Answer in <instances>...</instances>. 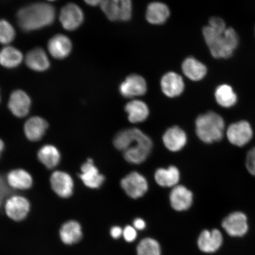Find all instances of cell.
<instances>
[{"label":"cell","mask_w":255,"mask_h":255,"mask_svg":"<svg viewBox=\"0 0 255 255\" xmlns=\"http://www.w3.org/2000/svg\"><path fill=\"white\" fill-rule=\"evenodd\" d=\"M48 124L42 118L31 117L25 123L24 130L25 136L31 141H39L45 134Z\"/></svg>","instance_id":"obj_20"},{"label":"cell","mask_w":255,"mask_h":255,"mask_svg":"<svg viewBox=\"0 0 255 255\" xmlns=\"http://www.w3.org/2000/svg\"><path fill=\"white\" fill-rule=\"evenodd\" d=\"M137 233L136 229L132 226H127L123 230V237L128 242H132L135 240Z\"/></svg>","instance_id":"obj_34"},{"label":"cell","mask_w":255,"mask_h":255,"mask_svg":"<svg viewBox=\"0 0 255 255\" xmlns=\"http://www.w3.org/2000/svg\"><path fill=\"white\" fill-rule=\"evenodd\" d=\"M31 100L25 92L15 91L11 94L8 102V108L11 113L18 118H23L29 113Z\"/></svg>","instance_id":"obj_16"},{"label":"cell","mask_w":255,"mask_h":255,"mask_svg":"<svg viewBox=\"0 0 255 255\" xmlns=\"http://www.w3.org/2000/svg\"><path fill=\"white\" fill-rule=\"evenodd\" d=\"M170 200L171 207L175 210L184 211L189 209L192 205L193 193L182 185H177L171 191Z\"/></svg>","instance_id":"obj_14"},{"label":"cell","mask_w":255,"mask_h":255,"mask_svg":"<svg viewBox=\"0 0 255 255\" xmlns=\"http://www.w3.org/2000/svg\"><path fill=\"white\" fill-rule=\"evenodd\" d=\"M138 255H161V248L158 242L152 238H145L137 247Z\"/></svg>","instance_id":"obj_31"},{"label":"cell","mask_w":255,"mask_h":255,"mask_svg":"<svg viewBox=\"0 0 255 255\" xmlns=\"http://www.w3.org/2000/svg\"><path fill=\"white\" fill-rule=\"evenodd\" d=\"M114 145L124 152V157L130 164H139L147 158L151 151L152 142L141 130L130 128L121 130L114 139Z\"/></svg>","instance_id":"obj_2"},{"label":"cell","mask_w":255,"mask_h":255,"mask_svg":"<svg viewBox=\"0 0 255 255\" xmlns=\"http://www.w3.org/2000/svg\"><path fill=\"white\" fill-rule=\"evenodd\" d=\"M4 149V142L2 141L1 139H0V157H1V155L3 150Z\"/></svg>","instance_id":"obj_39"},{"label":"cell","mask_w":255,"mask_h":255,"mask_svg":"<svg viewBox=\"0 0 255 255\" xmlns=\"http://www.w3.org/2000/svg\"><path fill=\"white\" fill-rule=\"evenodd\" d=\"M222 226L231 237H243L249 231L248 216L241 211L232 212L223 219Z\"/></svg>","instance_id":"obj_7"},{"label":"cell","mask_w":255,"mask_h":255,"mask_svg":"<svg viewBox=\"0 0 255 255\" xmlns=\"http://www.w3.org/2000/svg\"><path fill=\"white\" fill-rule=\"evenodd\" d=\"M156 182L161 187H171L177 186L180 178V171L175 166L168 168H159L154 175Z\"/></svg>","instance_id":"obj_26"},{"label":"cell","mask_w":255,"mask_h":255,"mask_svg":"<svg viewBox=\"0 0 255 255\" xmlns=\"http://www.w3.org/2000/svg\"><path fill=\"white\" fill-rule=\"evenodd\" d=\"M23 56L16 48L7 46L0 51V65L6 68L11 69L17 67L23 61Z\"/></svg>","instance_id":"obj_29"},{"label":"cell","mask_w":255,"mask_h":255,"mask_svg":"<svg viewBox=\"0 0 255 255\" xmlns=\"http://www.w3.org/2000/svg\"><path fill=\"white\" fill-rule=\"evenodd\" d=\"M226 136L232 145L244 147L253 139L254 131L248 121H241L233 123L228 127Z\"/></svg>","instance_id":"obj_6"},{"label":"cell","mask_w":255,"mask_h":255,"mask_svg":"<svg viewBox=\"0 0 255 255\" xmlns=\"http://www.w3.org/2000/svg\"><path fill=\"white\" fill-rule=\"evenodd\" d=\"M86 2L92 6H97L100 5L101 1H99V0H91V1H86Z\"/></svg>","instance_id":"obj_38"},{"label":"cell","mask_w":255,"mask_h":255,"mask_svg":"<svg viewBox=\"0 0 255 255\" xmlns=\"http://www.w3.org/2000/svg\"><path fill=\"white\" fill-rule=\"evenodd\" d=\"M48 50L54 58L63 59L71 53L72 44L69 37L63 34H57L51 38L47 44Z\"/></svg>","instance_id":"obj_18"},{"label":"cell","mask_w":255,"mask_h":255,"mask_svg":"<svg viewBox=\"0 0 255 255\" xmlns=\"http://www.w3.org/2000/svg\"><path fill=\"white\" fill-rule=\"evenodd\" d=\"M146 227V223L143 219L137 218L133 221V228L136 230L142 231Z\"/></svg>","instance_id":"obj_37"},{"label":"cell","mask_w":255,"mask_h":255,"mask_svg":"<svg viewBox=\"0 0 255 255\" xmlns=\"http://www.w3.org/2000/svg\"><path fill=\"white\" fill-rule=\"evenodd\" d=\"M59 234L62 241L66 245L78 243L82 238L81 226L74 221L67 222L62 226Z\"/></svg>","instance_id":"obj_24"},{"label":"cell","mask_w":255,"mask_h":255,"mask_svg":"<svg viewBox=\"0 0 255 255\" xmlns=\"http://www.w3.org/2000/svg\"><path fill=\"white\" fill-rule=\"evenodd\" d=\"M59 20L65 30H75L77 29L84 21V12L78 5L70 3L62 9Z\"/></svg>","instance_id":"obj_9"},{"label":"cell","mask_w":255,"mask_h":255,"mask_svg":"<svg viewBox=\"0 0 255 255\" xmlns=\"http://www.w3.org/2000/svg\"><path fill=\"white\" fill-rule=\"evenodd\" d=\"M100 7L105 15L112 21H128L132 14V5L130 0H104Z\"/></svg>","instance_id":"obj_5"},{"label":"cell","mask_w":255,"mask_h":255,"mask_svg":"<svg viewBox=\"0 0 255 255\" xmlns=\"http://www.w3.org/2000/svg\"><path fill=\"white\" fill-rule=\"evenodd\" d=\"M161 87L165 95L169 98H175L183 93L185 85L180 75L170 72L162 76Z\"/></svg>","instance_id":"obj_17"},{"label":"cell","mask_w":255,"mask_h":255,"mask_svg":"<svg viewBox=\"0 0 255 255\" xmlns=\"http://www.w3.org/2000/svg\"><path fill=\"white\" fill-rule=\"evenodd\" d=\"M146 91L147 85L145 80L136 74L128 76L120 87L121 94L127 98L140 97L145 95Z\"/></svg>","instance_id":"obj_11"},{"label":"cell","mask_w":255,"mask_h":255,"mask_svg":"<svg viewBox=\"0 0 255 255\" xmlns=\"http://www.w3.org/2000/svg\"><path fill=\"white\" fill-rule=\"evenodd\" d=\"M225 123L218 114L210 111L196 120V132L201 141L210 144L221 141L224 136Z\"/></svg>","instance_id":"obj_4"},{"label":"cell","mask_w":255,"mask_h":255,"mask_svg":"<svg viewBox=\"0 0 255 255\" xmlns=\"http://www.w3.org/2000/svg\"><path fill=\"white\" fill-rule=\"evenodd\" d=\"M110 234L114 239H119L123 235V230L120 226H114L111 229Z\"/></svg>","instance_id":"obj_36"},{"label":"cell","mask_w":255,"mask_h":255,"mask_svg":"<svg viewBox=\"0 0 255 255\" xmlns=\"http://www.w3.org/2000/svg\"><path fill=\"white\" fill-rule=\"evenodd\" d=\"M125 110L131 123L143 122L147 119L149 114L147 105L139 100L129 102L126 105Z\"/></svg>","instance_id":"obj_27"},{"label":"cell","mask_w":255,"mask_h":255,"mask_svg":"<svg viewBox=\"0 0 255 255\" xmlns=\"http://www.w3.org/2000/svg\"><path fill=\"white\" fill-rule=\"evenodd\" d=\"M17 17L22 30L34 31L52 24L55 19V10L52 5L46 3H34L20 9Z\"/></svg>","instance_id":"obj_3"},{"label":"cell","mask_w":255,"mask_h":255,"mask_svg":"<svg viewBox=\"0 0 255 255\" xmlns=\"http://www.w3.org/2000/svg\"><path fill=\"white\" fill-rule=\"evenodd\" d=\"M164 144L168 150L177 152L181 150L186 145L187 138L186 132L180 127L174 126L170 128L162 136Z\"/></svg>","instance_id":"obj_19"},{"label":"cell","mask_w":255,"mask_h":255,"mask_svg":"<svg viewBox=\"0 0 255 255\" xmlns=\"http://www.w3.org/2000/svg\"><path fill=\"white\" fill-rule=\"evenodd\" d=\"M50 184L55 193L62 198L72 195L74 183L71 175L61 171H56L51 175Z\"/></svg>","instance_id":"obj_12"},{"label":"cell","mask_w":255,"mask_h":255,"mask_svg":"<svg viewBox=\"0 0 255 255\" xmlns=\"http://www.w3.org/2000/svg\"><path fill=\"white\" fill-rule=\"evenodd\" d=\"M30 209L29 202L23 196H12L5 202L6 214L15 221H23L27 216Z\"/></svg>","instance_id":"obj_10"},{"label":"cell","mask_w":255,"mask_h":255,"mask_svg":"<svg viewBox=\"0 0 255 255\" xmlns=\"http://www.w3.org/2000/svg\"><path fill=\"white\" fill-rule=\"evenodd\" d=\"M121 185L127 195L134 199L142 197L148 189L147 180L142 175L135 171L123 178Z\"/></svg>","instance_id":"obj_8"},{"label":"cell","mask_w":255,"mask_h":255,"mask_svg":"<svg viewBox=\"0 0 255 255\" xmlns=\"http://www.w3.org/2000/svg\"><path fill=\"white\" fill-rule=\"evenodd\" d=\"M0 100H1V98H0Z\"/></svg>","instance_id":"obj_40"},{"label":"cell","mask_w":255,"mask_h":255,"mask_svg":"<svg viewBox=\"0 0 255 255\" xmlns=\"http://www.w3.org/2000/svg\"><path fill=\"white\" fill-rule=\"evenodd\" d=\"M27 66L36 72H44L49 68L50 61L45 51L36 48L27 54L25 59Z\"/></svg>","instance_id":"obj_21"},{"label":"cell","mask_w":255,"mask_h":255,"mask_svg":"<svg viewBox=\"0 0 255 255\" xmlns=\"http://www.w3.org/2000/svg\"><path fill=\"white\" fill-rule=\"evenodd\" d=\"M246 167L249 173L255 177V146L248 152L246 158Z\"/></svg>","instance_id":"obj_33"},{"label":"cell","mask_w":255,"mask_h":255,"mask_svg":"<svg viewBox=\"0 0 255 255\" xmlns=\"http://www.w3.org/2000/svg\"><path fill=\"white\" fill-rule=\"evenodd\" d=\"M170 15V9L166 4L161 2H154L148 5L146 19L149 23L161 25L165 23Z\"/></svg>","instance_id":"obj_22"},{"label":"cell","mask_w":255,"mask_h":255,"mask_svg":"<svg viewBox=\"0 0 255 255\" xmlns=\"http://www.w3.org/2000/svg\"><path fill=\"white\" fill-rule=\"evenodd\" d=\"M203 35L210 53L216 59L231 57L239 43L237 32L226 27L222 18L213 17L209 25L203 28Z\"/></svg>","instance_id":"obj_1"},{"label":"cell","mask_w":255,"mask_h":255,"mask_svg":"<svg viewBox=\"0 0 255 255\" xmlns=\"http://www.w3.org/2000/svg\"><path fill=\"white\" fill-rule=\"evenodd\" d=\"M223 241V235L218 229L203 231L198 239V247L201 251L205 253H213L221 247Z\"/></svg>","instance_id":"obj_13"},{"label":"cell","mask_w":255,"mask_h":255,"mask_svg":"<svg viewBox=\"0 0 255 255\" xmlns=\"http://www.w3.org/2000/svg\"><path fill=\"white\" fill-rule=\"evenodd\" d=\"M37 155L41 163L49 169L55 168L61 159L59 149L52 145L43 146L38 152Z\"/></svg>","instance_id":"obj_28"},{"label":"cell","mask_w":255,"mask_h":255,"mask_svg":"<svg viewBox=\"0 0 255 255\" xmlns=\"http://www.w3.org/2000/svg\"><path fill=\"white\" fill-rule=\"evenodd\" d=\"M7 181L12 189L17 190L29 189L33 185L31 175L23 169H16L9 172Z\"/></svg>","instance_id":"obj_25"},{"label":"cell","mask_w":255,"mask_h":255,"mask_svg":"<svg viewBox=\"0 0 255 255\" xmlns=\"http://www.w3.org/2000/svg\"><path fill=\"white\" fill-rule=\"evenodd\" d=\"M79 176L85 186L91 189L100 188L105 181V177L100 173L91 158L82 165L81 173Z\"/></svg>","instance_id":"obj_15"},{"label":"cell","mask_w":255,"mask_h":255,"mask_svg":"<svg viewBox=\"0 0 255 255\" xmlns=\"http://www.w3.org/2000/svg\"><path fill=\"white\" fill-rule=\"evenodd\" d=\"M9 191L6 186L5 181L0 176V204H1L5 197L7 195Z\"/></svg>","instance_id":"obj_35"},{"label":"cell","mask_w":255,"mask_h":255,"mask_svg":"<svg viewBox=\"0 0 255 255\" xmlns=\"http://www.w3.org/2000/svg\"><path fill=\"white\" fill-rule=\"evenodd\" d=\"M217 103L225 108H230L237 103V95L235 93L231 86L221 85L217 88L215 91Z\"/></svg>","instance_id":"obj_30"},{"label":"cell","mask_w":255,"mask_h":255,"mask_svg":"<svg viewBox=\"0 0 255 255\" xmlns=\"http://www.w3.org/2000/svg\"><path fill=\"white\" fill-rule=\"evenodd\" d=\"M15 36L14 28L5 20H0V43L8 44L13 41Z\"/></svg>","instance_id":"obj_32"},{"label":"cell","mask_w":255,"mask_h":255,"mask_svg":"<svg viewBox=\"0 0 255 255\" xmlns=\"http://www.w3.org/2000/svg\"><path fill=\"white\" fill-rule=\"evenodd\" d=\"M185 76L193 81H199L205 77L207 70L203 63L192 57H187L182 64Z\"/></svg>","instance_id":"obj_23"}]
</instances>
